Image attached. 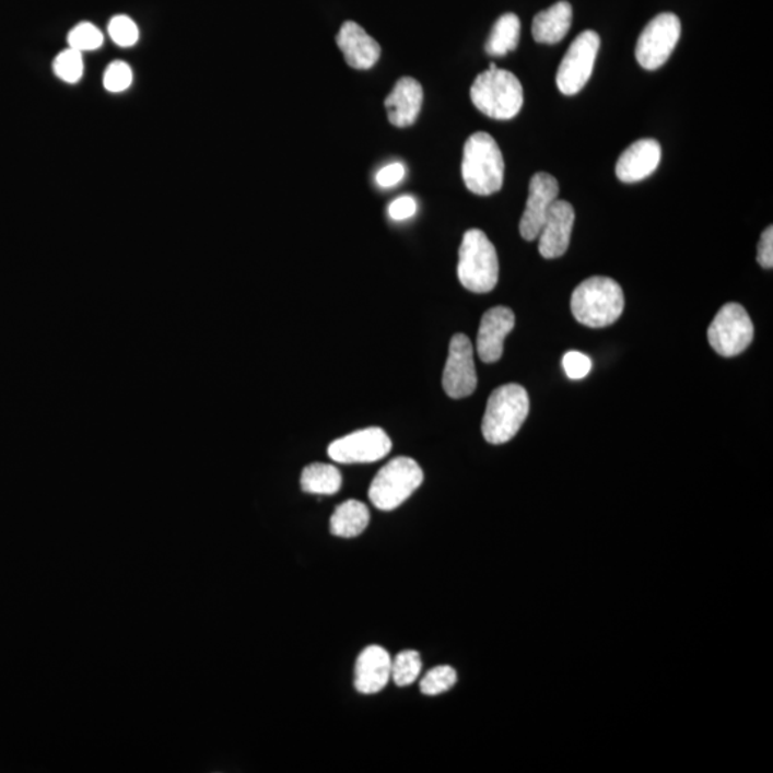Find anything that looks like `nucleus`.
I'll use <instances>...</instances> for the list:
<instances>
[{"label":"nucleus","mask_w":773,"mask_h":773,"mask_svg":"<svg viewBox=\"0 0 773 773\" xmlns=\"http://www.w3.org/2000/svg\"><path fill=\"white\" fill-rule=\"evenodd\" d=\"M462 180L476 196H493L504 183L502 151L488 132H476L465 143L461 164Z\"/></svg>","instance_id":"obj_1"},{"label":"nucleus","mask_w":773,"mask_h":773,"mask_svg":"<svg viewBox=\"0 0 773 773\" xmlns=\"http://www.w3.org/2000/svg\"><path fill=\"white\" fill-rule=\"evenodd\" d=\"M470 98L485 117L508 120L522 110L525 94L522 82L515 73L490 65L485 72L476 78L470 90Z\"/></svg>","instance_id":"obj_2"},{"label":"nucleus","mask_w":773,"mask_h":773,"mask_svg":"<svg viewBox=\"0 0 773 773\" xmlns=\"http://www.w3.org/2000/svg\"><path fill=\"white\" fill-rule=\"evenodd\" d=\"M571 307L573 316L583 326L590 328L612 326L623 313L622 286L612 278L592 277L573 291Z\"/></svg>","instance_id":"obj_3"},{"label":"nucleus","mask_w":773,"mask_h":773,"mask_svg":"<svg viewBox=\"0 0 773 773\" xmlns=\"http://www.w3.org/2000/svg\"><path fill=\"white\" fill-rule=\"evenodd\" d=\"M530 400L525 387L506 384L489 397L481 424L485 442L504 444L516 436L529 415Z\"/></svg>","instance_id":"obj_4"},{"label":"nucleus","mask_w":773,"mask_h":773,"mask_svg":"<svg viewBox=\"0 0 773 773\" xmlns=\"http://www.w3.org/2000/svg\"><path fill=\"white\" fill-rule=\"evenodd\" d=\"M457 276L466 290L476 294L490 293L499 281L496 248L481 230H469L458 251Z\"/></svg>","instance_id":"obj_5"},{"label":"nucleus","mask_w":773,"mask_h":773,"mask_svg":"<svg viewBox=\"0 0 773 773\" xmlns=\"http://www.w3.org/2000/svg\"><path fill=\"white\" fill-rule=\"evenodd\" d=\"M424 473L410 457L393 458L370 485L368 497L383 512L395 511L423 484Z\"/></svg>","instance_id":"obj_6"},{"label":"nucleus","mask_w":773,"mask_h":773,"mask_svg":"<svg viewBox=\"0 0 773 773\" xmlns=\"http://www.w3.org/2000/svg\"><path fill=\"white\" fill-rule=\"evenodd\" d=\"M754 328L747 309L740 304H725L707 330L712 349L722 358L743 353L753 341Z\"/></svg>","instance_id":"obj_7"},{"label":"nucleus","mask_w":773,"mask_h":773,"mask_svg":"<svg viewBox=\"0 0 773 773\" xmlns=\"http://www.w3.org/2000/svg\"><path fill=\"white\" fill-rule=\"evenodd\" d=\"M600 36L595 31H585L569 46L560 62L555 83L563 95L573 96L586 86L594 73Z\"/></svg>","instance_id":"obj_8"},{"label":"nucleus","mask_w":773,"mask_h":773,"mask_svg":"<svg viewBox=\"0 0 773 773\" xmlns=\"http://www.w3.org/2000/svg\"><path fill=\"white\" fill-rule=\"evenodd\" d=\"M679 17L675 13H660L647 23L636 45V59L646 71H656L664 67L680 38Z\"/></svg>","instance_id":"obj_9"},{"label":"nucleus","mask_w":773,"mask_h":773,"mask_svg":"<svg viewBox=\"0 0 773 773\" xmlns=\"http://www.w3.org/2000/svg\"><path fill=\"white\" fill-rule=\"evenodd\" d=\"M391 446V440L383 429L370 428L332 442L328 446V456L342 465L374 462L386 457Z\"/></svg>","instance_id":"obj_10"},{"label":"nucleus","mask_w":773,"mask_h":773,"mask_svg":"<svg viewBox=\"0 0 773 773\" xmlns=\"http://www.w3.org/2000/svg\"><path fill=\"white\" fill-rule=\"evenodd\" d=\"M443 388L450 398L473 395L477 388L473 344L469 337L456 335L452 338L446 367L443 372Z\"/></svg>","instance_id":"obj_11"},{"label":"nucleus","mask_w":773,"mask_h":773,"mask_svg":"<svg viewBox=\"0 0 773 773\" xmlns=\"http://www.w3.org/2000/svg\"><path fill=\"white\" fill-rule=\"evenodd\" d=\"M559 183L553 175L539 173L534 175L529 185L526 210L520 220L523 239L535 241L549 214L550 207L559 197Z\"/></svg>","instance_id":"obj_12"},{"label":"nucleus","mask_w":773,"mask_h":773,"mask_svg":"<svg viewBox=\"0 0 773 773\" xmlns=\"http://www.w3.org/2000/svg\"><path fill=\"white\" fill-rule=\"evenodd\" d=\"M573 225H575V210L572 203L564 199H555L537 237L540 256L548 259L564 256L571 245Z\"/></svg>","instance_id":"obj_13"},{"label":"nucleus","mask_w":773,"mask_h":773,"mask_svg":"<svg viewBox=\"0 0 773 773\" xmlns=\"http://www.w3.org/2000/svg\"><path fill=\"white\" fill-rule=\"evenodd\" d=\"M515 324V314L507 307H494L484 314L477 335V353L483 363L493 364L502 359L504 340Z\"/></svg>","instance_id":"obj_14"},{"label":"nucleus","mask_w":773,"mask_h":773,"mask_svg":"<svg viewBox=\"0 0 773 773\" xmlns=\"http://www.w3.org/2000/svg\"><path fill=\"white\" fill-rule=\"evenodd\" d=\"M336 40L345 62L359 71L372 69L382 57L378 42L353 21L342 23Z\"/></svg>","instance_id":"obj_15"},{"label":"nucleus","mask_w":773,"mask_h":773,"mask_svg":"<svg viewBox=\"0 0 773 773\" xmlns=\"http://www.w3.org/2000/svg\"><path fill=\"white\" fill-rule=\"evenodd\" d=\"M660 160V143L656 139H641L620 155L616 164V175L622 183H641L655 173Z\"/></svg>","instance_id":"obj_16"},{"label":"nucleus","mask_w":773,"mask_h":773,"mask_svg":"<svg viewBox=\"0 0 773 773\" xmlns=\"http://www.w3.org/2000/svg\"><path fill=\"white\" fill-rule=\"evenodd\" d=\"M423 98V86L419 81L410 77L401 78L391 94L384 101L388 119L397 128L410 127L419 118Z\"/></svg>","instance_id":"obj_17"},{"label":"nucleus","mask_w":773,"mask_h":773,"mask_svg":"<svg viewBox=\"0 0 773 773\" xmlns=\"http://www.w3.org/2000/svg\"><path fill=\"white\" fill-rule=\"evenodd\" d=\"M391 679V657L382 646H368L361 652L355 664V689L360 693L383 691Z\"/></svg>","instance_id":"obj_18"},{"label":"nucleus","mask_w":773,"mask_h":773,"mask_svg":"<svg viewBox=\"0 0 773 773\" xmlns=\"http://www.w3.org/2000/svg\"><path fill=\"white\" fill-rule=\"evenodd\" d=\"M572 22V4L562 0L546 11L537 13L531 25V34L537 44H559L571 31Z\"/></svg>","instance_id":"obj_19"},{"label":"nucleus","mask_w":773,"mask_h":773,"mask_svg":"<svg viewBox=\"0 0 773 773\" xmlns=\"http://www.w3.org/2000/svg\"><path fill=\"white\" fill-rule=\"evenodd\" d=\"M368 523L367 506L359 500H347L336 508L335 515L331 516L330 530L337 537L353 539L367 529Z\"/></svg>","instance_id":"obj_20"},{"label":"nucleus","mask_w":773,"mask_h":773,"mask_svg":"<svg viewBox=\"0 0 773 773\" xmlns=\"http://www.w3.org/2000/svg\"><path fill=\"white\" fill-rule=\"evenodd\" d=\"M520 20L515 13H504L494 23L492 34L485 44V52L490 57H504L515 50L520 40Z\"/></svg>","instance_id":"obj_21"},{"label":"nucleus","mask_w":773,"mask_h":773,"mask_svg":"<svg viewBox=\"0 0 773 773\" xmlns=\"http://www.w3.org/2000/svg\"><path fill=\"white\" fill-rule=\"evenodd\" d=\"M342 477L337 467L314 462L305 467L301 475V489L309 494H336L341 489Z\"/></svg>","instance_id":"obj_22"},{"label":"nucleus","mask_w":773,"mask_h":773,"mask_svg":"<svg viewBox=\"0 0 773 773\" xmlns=\"http://www.w3.org/2000/svg\"><path fill=\"white\" fill-rule=\"evenodd\" d=\"M421 666V657L415 651L401 652L391 660V678L397 687H409L419 678Z\"/></svg>","instance_id":"obj_23"},{"label":"nucleus","mask_w":773,"mask_h":773,"mask_svg":"<svg viewBox=\"0 0 773 773\" xmlns=\"http://www.w3.org/2000/svg\"><path fill=\"white\" fill-rule=\"evenodd\" d=\"M457 682L456 670L450 666H437L424 676L420 683V691L428 696H437L450 691Z\"/></svg>","instance_id":"obj_24"},{"label":"nucleus","mask_w":773,"mask_h":773,"mask_svg":"<svg viewBox=\"0 0 773 773\" xmlns=\"http://www.w3.org/2000/svg\"><path fill=\"white\" fill-rule=\"evenodd\" d=\"M54 71L59 80L68 83L80 82L83 75L82 52L72 48L62 50L55 59Z\"/></svg>","instance_id":"obj_25"},{"label":"nucleus","mask_w":773,"mask_h":773,"mask_svg":"<svg viewBox=\"0 0 773 773\" xmlns=\"http://www.w3.org/2000/svg\"><path fill=\"white\" fill-rule=\"evenodd\" d=\"M68 42L69 48L80 50V52H87V50L101 48L102 44H104V35L92 23L83 22L73 27L68 36Z\"/></svg>","instance_id":"obj_26"},{"label":"nucleus","mask_w":773,"mask_h":773,"mask_svg":"<svg viewBox=\"0 0 773 773\" xmlns=\"http://www.w3.org/2000/svg\"><path fill=\"white\" fill-rule=\"evenodd\" d=\"M108 32L115 44L122 46V48L136 45L139 38L137 23L125 15L113 17L108 25Z\"/></svg>","instance_id":"obj_27"},{"label":"nucleus","mask_w":773,"mask_h":773,"mask_svg":"<svg viewBox=\"0 0 773 773\" xmlns=\"http://www.w3.org/2000/svg\"><path fill=\"white\" fill-rule=\"evenodd\" d=\"M133 80L132 69L128 63L122 62V60H115L106 68L104 75V86L106 91L118 92L127 91L131 86Z\"/></svg>","instance_id":"obj_28"},{"label":"nucleus","mask_w":773,"mask_h":773,"mask_svg":"<svg viewBox=\"0 0 773 773\" xmlns=\"http://www.w3.org/2000/svg\"><path fill=\"white\" fill-rule=\"evenodd\" d=\"M563 368L569 378L582 379L590 373L592 360L578 351H569L563 358Z\"/></svg>","instance_id":"obj_29"},{"label":"nucleus","mask_w":773,"mask_h":773,"mask_svg":"<svg viewBox=\"0 0 773 773\" xmlns=\"http://www.w3.org/2000/svg\"><path fill=\"white\" fill-rule=\"evenodd\" d=\"M405 175V165L400 164V162H395V164L384 166V168L378 171L376 175V183L378 187L393 188L396 187L397 184L401 183Z\"/></svg>","instance_id":"obj_30"},{"label":"nucleus","mask_w":773,"mask_h":773,"mask_svg":"<svg viewBox=\"0 0 773 773\" xmlns=\"http://www.w3.org/2000/svg\"><path fill=\"white\" fill-rule=\"evenodd\" d=\"M417 212V202L413 197L405 196L395 199L388 207V215L395 221L411 219Z\"/></svg>","instance_id":"obj_31"},{"label":"nucleus","mask_w":773,"mask_h":773,"mask_svg":"<svg viewBox=\"0 0 773 773\" xmlns=\"http://www.w3.org/2000/svg\"><path fill=\"white\" fill-rule=\"evenodd\" d=\"M758 262H759V266L766 268V270H771V268L773 267V229H772V226H768V229L765 231H763L761 241H759Z\"/></svg>","instance_id":"obj_32"}]
</instances>
